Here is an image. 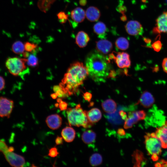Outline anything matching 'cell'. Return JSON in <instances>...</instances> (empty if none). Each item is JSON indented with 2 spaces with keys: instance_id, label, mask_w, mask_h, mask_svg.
<instances>
[{
  "instance_id": "1",
  "label": "cell",
  "mask_w": 167,
  "mask_h": 167,
  "mask_svg": "<svg viewBox=\"0 0 167 167\" xmlns=\"http://www.w3.org/2000/svg\"><path fill=\"white\" fill-rule=\"evenodd\" d=\"M109 61L96 51L89 53L86 58L85 66L88 75L95 82H104L109 74Z\"/></svg>"
},
{
  "instance_id": "2",
  "label": "cell",
  "mask_w": 167,
  "mask_h": 167,
  "mask_svg": "<svg viewBox=\"0 0 167 167\" xmlns=\"http://www.w3.org/2000/svg\"><path fill=\"white\" fill-rule=\"evenodd\" d=\"M88 75L87 69L82 62H76L71 64L62 80L68 95L75 94Z\"/></svg>"
},
{
  "instance_id": "3",
  "label": "cell",
  "mask_w": 167,
  "mask_h": 167,
  "mask_svg": "<svg viewBox=\"0 0 167 167\" xmlns=\"http://www.w3.org/2000/svg\"><path fill=\"white\" fill-rule=\"evenodd\" d=\"M68 122L70 126L77 127L82 126L85 128L91 127L93 124L88 120L86 110H84L79 104L73 108L67 109Z\"/></svg>"
},
{
  "instance_id": "4",
  "label": "cell",
  "mask_w": 167,
  "mask_h": 167,
  "mask_svg": "<svg viewBox=\"0 0 167 167\" xmlns=\"http://www.w3.org/2000/svg\"><path fill=\"white\" fill-rule=\"evenodd\" d=\"M145 144L148 153L153 161L158 159L162 152L161 143L155 133H146L145 135Z\"/></svg>"
},
{
  "instance_id": "5",
  "label": "cell",
  "mask_w": 167,
  "mask_h": 167,
  "mask_svg": "<svg viewBox=\"0 0 167 167\" xmlns=\"http://www.w3.org/2000/svg\"><path fill=\"white\" fill-rule=\"evenodd\" d=\"M27 59L17 57L8 58L5 65L9 72L12 75L17 76L20 74L26 68Z\"/></svg>"
},
{
  "instance_id": "6",
  "label": "cell",
  "mask_w": 167,
  "mask_h": 167,
  "mask_svg": "<svg viewBox=\"0 0 167 167\" xmlns=\"http://www.w3.org/2000/svg\"><path fill=\"white\" fill-rule=\"evenodd\" d=\"M14 150L13 147L7 146L1 152L11 165L15 167H23L25 162V159L23 156L13 152Z\"/></svg>"
},
{
  "instance_id": "7",
  "label": "cell",
  "mask_w": 167,
  "mask_h": 167,
  "mask_svg": "<svg viewBox=\"0 0 167 167\" xmlns=\"http://www.w3.org/2000/svg\"><path fill=\"white\" fill-rule=\"evenodd\" d=\"M146 113L143 110L133 111L128 113V117L125 120L124 128L128 129L132 127L133 125L139 121L144 119Z\"/></svg>"
},
{
  "instance_id": "8",
  "label": "cell",
  "mask_w": 167,
  "mask_h": 167,
  "mask_svg": "<svg viewBox=\"0 0 167 167\" xmlns=\"http://www.w3.org/2000/svg\"><path fill=\"white\" fill-rule=\"evenodd\" d=\"M109 59H113L120 68H128L131 65L130 55L125 52L118 53L116 56L113 54H111L109 55Z\"/></svg>"
},
{
  "instance_id": "9",
  "label": "cell",
  "mask_w": 167,
  "mask_h": 167,
  "mask_svg": "<svg viewBox=\"0 0 167 167\" xmlns=\"http://www.w3.org/2000/svg\"><path fill=\"white\" fill-rule=\"evenodd\" d=\"M14 104L12 100L4 97H0V117L10 118Z\"/></svg>"
},
{
  "instance_id": "10",
  "label": "cell",
  "mask_w": 167,
  "mask_h": 167,
  "mask_svg": "<svg viewBox=\"0 0 167 167\" xmlns=\"http://www.w3.org/2000/svg\"><path fill=\"white\" fill-rule=\"evenodd\" d=\"M125 28L127 32L131 36L142 35L143 32L141 24L136 20L128 21L125 25Z\"/></svg>"
},
{
  "instance_id": "11",
  "label": "cell",
  "mask_w": 167,
  "mask_h": 167,
  "mask_svg": "<svg viewBox=\"0 0 167 167\" xmlns=\"http://www.w3.org/2000/svg\"><path fill=\"white\" fill-rule=\"evenodd\" d=\"M96 49L97 52L104 54L109 53L113 49L112 43L106 39H101L96 42Z\"/></svg>"
},
{
  "instance_id": "12",
  "label": "cell",
  "mask_w": 167,
  "mask_h": 167,
  "mask_svg": "<svg viewBox=\"0 0 167 167\" xmlns=\"http://www.w3.org/2000/svg\"><path fill=\"white\" fill-rule=\"evenodd\" d=\"M156 27L153 29V31L156 33H167V13H164L160 15L156 20Z\"/></svg>"
},
{
  "instance_id": "13",
  "label": "cell",
  "mask_w": 167,
  "mask_h": 167,
  "mask_svg": "<svg viewBox=\"0 0 167 167\" xmlns=\"http://www.w3.org/2000/svg\"><path fill=\"white\" fill-rule=\"evenodd\" d=\"M45 122L49 128L54 130L59 128L61 126L62 119L59 115L54 114L48 116L46 118Z\"/></svg>"
},
{
  "instance_id": "14",
  "label": "cell",
  "mask_w": 167,
  "mask_h": 167,
  "mask_svg": "<svg viewBox=\"0 0 167 167\" xmlns=\"http://www.w3.org/2000/svg\"><path fill=\"white\" fill-rule=\"evenodd\" d=\"M155 133L160 141L162 148H167V121L162 126L157 128Z\"/></svg>"
},
{
  "instance_id": "15",
  "label": "cell",
  "mask_w": 167,
  "mask_h": 167,
  "mask_svg": "<svg viewBox=\"0 0 167 167\" xmlns=\"http://www.w3.org/2000/svg\"><path fill=\"white\" fill-rule=\"evenodd\" d=\"M155 102V99L152 95L149 92L144 91L141 94L137 104H140L145 108L151 107Z\"/></svg>"
},
{
  "instance_id": "16",
  "label": "cell",
  "mask_w": 167,
  "mask_h": 167,
  "mask_svg": "<svg viewBox=\"0 0 167 167\" xmlns=\"http://www.w3.org/2000/svg\"><path fill=\"white\" fill-rule=\"evenodd\" d=\"M85 15L87 19L91 22L97 21L101 16L99 9L96 7L90 6L86 10Z\"/></svg>"
},
{
  "instance_id": "17",
  "label": "cell",
  "mask_w": 167,
  "mask_h": 167,
  "mask_svg": "<svg viewBox=\"0 0 167 167\" xmlns=\"http://www.w3.org/2000/svg\"><path fill=\"white\" fill-rule=\"evenodd\" d=\"M89 41L88 35L84 31H79L76 35L75 43L80 48L85 47Z\"/></svg>"
},
{
  "instance_id": "18",
  "label": "cell",
  "mask_w": 167,
  "mask_h": 167,
  "mask_svg": "<svg viewBox=\"0 0 167 167\" xmlns=\"http://www.w3.org/2000/svg\"><path fill=\"white\" fill-rule=\"evenodd\" d=\"M71 15L72 19L77 23L82 22L86 16L84 11L80 7H77L72 10Z\"/></svg>"
},
{
  "instance_id": "19",
  "label": "cell",
  "mask_w": 167,
  "mask_h": 167,
  "mask_svg": "<svg viewBox=\"0 0 167 167\" xmlns=\"http://www.w3.org/2000/svg\"><path fill=\"white\" fill-rule=\"evenodd\" d=\"M86 112L89 121L93 124L98 122L101 118V113L98 108H93Z\"/></svg>"
},
{
  "instance_id": "20",
  "label": "cell",
  "mask_w": 167,
  "mask_h": 167,
  "mask_svg": "<svg viewBox=\"0 0 167 167\" xmlns=\"http://www.w3.org/2000/svg\"><path fill=\"white\" fill-rule=\"evenodd\" d=\"M61 135L66 142H72L75 138V131L73 128L67 126L62 130Z\"/></svg>"
},
{
  "instance_id": "21",
  "label": "cell",
  "mask_w": 167,
  "mask_h": 167,
  "mask_svg": "<svg viewBox=\"0 0 167 167\" xmlns=\"http://www.w3.org/2000/svg\"><path fill=\"white\" fill-rule=\"evenodd\" d=\"M103 110L106 113H111L114 112L116 110L117 105L116 102L112 99H108L101 103Z\"/></svg>"
},
{
  "instance_id": "22",
  "label": "cell",
  "mask_w": 167,
  "mask_h": 167,
  "mask_svg": "<svg viewBox=\"0 0 167 167\" xmlns=\"http://www.w3.org/2000/svg\"><path fill=\"white\" fill-rule=\"evenodd\" d=\"M93 30L99 37L103 38L106 35L107 28L106 25L103 22L99 21L94 25Z\"/></svg>"
},
{
  "instance_id": "23",
  "label": "cell",
  "mask_w": 167,
  "mask_h": 167,
  "mask_svg": "<svg viewBox=\"0 0 167 167\" xmlns=\"http://www.w3.org/2000/svg\"><path fill=\"white\" fill-rule=\"evenodd\" d=\"M132 161L134 166L139 167L144 163L145 158L142 152L137 150L134 151L132 155Z\"/></svg>"
},
{
  "instance_id": "24",
  "label": "cell",
  "mask_w": 167,
  "mask_h": 167,
  "mask_svg": "<svg viewBox=\"0 0 167 167\" xmlns=\"http://www.w3.org/2000/svg\"><path fill=\"white\" fill-rule=\"evenodd\" d=\"M96 134L91 130H88L85 131L82 135V139L83 142L87 144L92 143L96 139Z\"/></svg>"
},
{
  "instance_id": "25",
  "label": "cell",
  "mask_w": 167,
  "mask_h": 167,
  "mask_svg": "<svg viewBox=\"0 0 167 167\" xmlns=\"http://www.w3.org/2000/svg\"><path fill=\"white\" fill-rule=\"evenodd\" d=\"M56 0H38L37 6L42 11L46 13Z\"/></svg>"
},
{
  "instance_id": "26",
  "label": "cell",
  "mask_w": 167,
  "mask_h": 167,
  "mask_svg": "<svg viewBox=\"0 0 167 167\" xmlns=\"http://www.w3.org/2000/svg\"><path fill=\"white\" fill-rule=\"evenodd\" d=\"M115 45L116 47L121 50H126L129 47V42L128 40L125 38L121 37L116 40Z\"/></svg>"
},
{
  "instance_id": "27",
  "label": "cell",
  "mask_w": 167,
  "mask_h": 167,
  "mask_svg": "<svg viewBox=\"0 0 167 167\" xmlns=\"http://www.w3.org/2000/svg\"><path fill=\"white\" fill-rule=\"evenodd\" d=\"M13 52L17 54H21L24 52V45L23 43L19 41H15L12 46Z\"/></svg>"
},
{
  "instance_id": "28",
  "label": "cell",
  "mask_w": 167,
  "mask_h": 167,
  "mask_svg": "<svg viewBox=\"0 0 167 167\" xmlns=\"http://www.w3.org/2000/svg\"><path fill=\"white\" fill-rule=\"evenodd\" d=\"M89 161L92 166H96L99 165L101 164L102 162V156L99 153H94L90 157Z\"/></svg>"
},
{
  "instance_id": "29",
  "label": "cell",
  "mask_w": 167,
  "mask_h": 167,
  "mask_svg": "<svg viewBox=\"0 0 167 167\" xmlns=\"http://www.w3.org/2000/svg\"><path fill=\"white\" fill-rule=\"evenodd\" d=\"M27 58V64L28 66L32 67H34L38 65V59L34 54H30Z\"/></svg>"
},
{
  "instance_id": "30",
  "label": "cell",
  "mask_w": 167,
  "mask_h": 167,
  "mask_svg": "<svg viewBox=\"0 0 167 167\" xmlns=\"http://www.w3.org/2000/svg\"><path fill=\"white\" fill-rule=\"evenodd\" d=\"M24 45L25 50L28 52L33 51L37 47L36 44L28 41L26 42Z\"/></svg>"
},
{
  "instance_id": "31",
  "label": "cell",
  "mask_w": 167,
  "mask_h": 167,
  "mask_svg": "<svg viewBox=\"0 0 167 167\" xmlns=\"http://www.w3.org/2000/svg\"><path fill=\"white\" fill-rule=\"evenodd\" d=\"M57 16L61 23H65L68 19V15L63 11H61L58 13Z\"/></svg>"
},
{
  "instance_id": "32",
  "label": "cell",
  "mask_w": 167,
  "mask_h": 167,
  "mask_svg": "<svg viewBox=\"0 0 167 167\" xmlns=\"http://www.w3.org/2000/svg\"><path fill=\"white\" fill-rule=\"evenodd\" d=\"M59 154L58 149L56 147L51 148L49 150L48 155L52 157L56 156Z\"/></svg>"
},
{
  "instance_id": "33",
  "label": "cell",
  "mask_w": 167,
  "mask_h": 167,
  "mask_svg": "<svg viewBox=\"0 0 167 167\" xmlns=\"http://www.w3.org/2000/svg\"><path fill=\"white\" fill-rule=\"evenodd\" d=\"M154 49L156 51H159L162 47V44L160 41L158 40L154 42L152 45Z\"/></svg>"
},
{
  "instance_id": "34",
  "label": "cell",
  "mask_w": 167,
  "mask_h": 167,
  "mask_svg": "<svg viewBox=\"0 0 167 167\" xmlns=\"http://www.w3.org/2000/svg\"><path fill=\"white\" fill-rule=\"evenodd\" d=\"M116 10L118 12L122 14H124L127 10L126 7L122 4H120L117 6Z\"/></svg>"
},
{
  "instance_id": "35",
  "label": "cell",
  "mask_w": 167,
  "mask_h": 167,
  "mask_svg": "<svg viewBox=\"0 0 167 167\" xmlns=\"http://www.w3.org/2000/svg\"><path fill=\"white\" fill-rule=\"evenodd\" d=\"M68 104L64 101H62L59 103V108L61 111L66 110L67 109Z\"/></svg>"
},
{
  "instance_id": "36",
  "label": "cell",
  "mask_w": 167,
  "mask_h": 167,
  "mask_svg": "<svg viewBox=\"0 0 167 167\" xmlns=\"http://www.w3.org/2000/svg\"><path fill=\"white\" fill-rule=\"evenodd\" d=\"M83 97L85 100L89 102L92 99V94L90 92H86L84 93Z\"/></svg>"
},
{
  "instance_id": "37",
  "label": "cell",
  "mask_w": 167,
  "mask_h": 167,
  "mask_svg": "<svg viewBox=\"0 0 167 167\" xmlns=\"http://www.w3.org/2000/svg\"><path fill=\"white\" fill-rule=\"evenodd\" d=\"M162 66L163 70L167 73V58H165L162 62Z\"/></svg>"
},
{
  "instance_id": "38",
  "label": "cell",
  "mask_w": 167,
  "mask_h": 167,
  "mask_svg": "<svg viewBox=\"0 0 167 167\" xmlns=\"http://www.w3.org/2000/svg\"><path fill=\"white\" fill-rule=\"evenodd\" d=\"M5 80L3 78L0 76V91L2 90L5 86Z\"/></svg>"
},
{
  "instance_id": "39",
  "label": "cell",
  "mask_w": 167,
  "mask_h": 167,
  "mask_svg": "<svg viewBox=\"0 0 167 167\" xmlns=\"http://www.w3.org/2000/svg\"><path fill=\"white\" fill-rule=\"evenodd\" d=\"M63 138L62 137L58 136L55 140V142L56 145H61L63 144Z\"/></svg>"
},
{
  "instance_id": "40",
  "label": "cell",
  "mask_w": 167,
  "mask_h": 167,
  "mask_svg": "<svg viewBox=\"0 0 167 167\" xmlns=\"http://www.w3.org/2000/svg\"><path fill=\"white\" fill-rule=\"evenodd\" d=\"M119 113L120 115L123 120H125L127 118V116L126 113L123 111H120Z\"/></svg>"
},
{
  "instance_id": "41",
  "label": "cell",
  "mask_w": 167,
  "mask_h": 167,
  "mask_svg": "<svg viewBox=\"0 0 167 167\" xmlns=\"http://www.w3.org/2000/svg\"><path fill=\"white\" fill-rule=\"evenodd\" d=\"M118 134L120 136H122L125 135V131L122 128L119 129L117 131Z\"/></svg>"
},
{
  "instance_id": "42",
  "label": "cell",
  "mask_w": 167,
  "mask_h": 167,
  "mask_svg": "<svg viewBox=\"0 0 167 167\" xmlns=\"http://www.w3.org/2000/svg\"><path fill=\"white\" fill-rule=\"evenodd\" d=\"M79 3L81 6H85L87 3V0H79Z\"/></svg>"
},
{
  "instance_id": "43",
  "label": "cell",
  "mask_w": 167,
  "mask_h": 167,
  "mask_svg": "<svg viewBox=\"0 0 167 167\" xmlns=\"http://www.w3.org/2000/svg\"><path fill=\"white\" fill-rule=\"evenodd\" d=\"M122 15L120 17V19L121 21L124 22L127 19V17L125 14H122Z\"/></svg>"
},
{
  "instance_id": "44",
  "label": "cell",
  "mask_w": 167,
  "mask_h": 167,
  "mask_svg": "<svg viewBox=\"0 0 167 167\" xmlns=\"http://www.w3.org/2000/svg\"><path fill=\"white\" fill-rule=\"evenodd\" d=\"M23 54L24 57L25 58H28L30 54L28 52L26 51V52H24Z\"/></svg>"
},
{
  "instance_id": "45",
  "label": "cell",
  "mask_w": 167,
  "mask_h": 167,
  "mask_svg": "<svg viewBox=\"0 0 167 167\" xmlns=\"http://www.w3.org/2000/svg\"><path fill=\"white\" fill-rule=\"evenodd\" d=\"M50 96L53 99H56L58 97L57 94L55 93L52 94Z\"/></svg>"
},
{
  "instance_id": "46",
  "label": "cell",
  "mask_w": 167,
  "mask_h": 167,
  "mask_svg": "<svg viewBox=\"0 0 167 167\" xmlns=\"http://www.w3.org/2000/svg\"><path fill=\"white\" fill-rule=\"evenodd\" d=\"M165 157L167 159V151L165 152Z\"/></svg>"
},
{
  "instance_id": "47",
  "label": "cell",
  "mask_w": 167,
  "mask_h": 167,
  "mask_svg": "<svg viewBox=\"0 0 167 167\" xmlns=\"http://www.w3.org/2000/svg\"></svg>"
}]
</instances>
